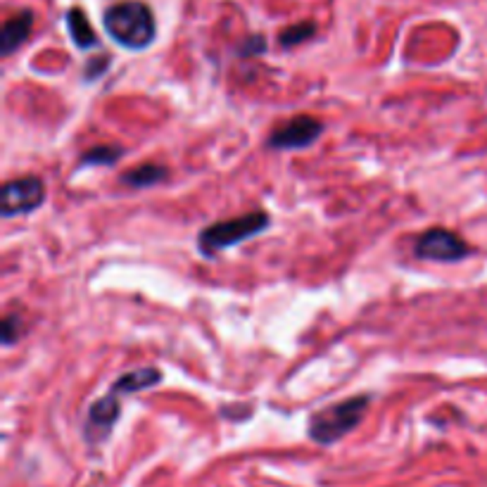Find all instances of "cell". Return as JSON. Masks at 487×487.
Returning <instances> with one entry per match:
<instances>
[{"label":"cell","instance_id":"cell-8","mask_svg":"<svg viewBox=\"0 0 487 487\" xmlns=\"http://www.w3.org/2000/svg\"><path fill=\"white\" fill-rule=\"evenodd\" d=\"M31 26H33L31 10H22V13L10 17V20L3 24V33H0V53H3L5 57L13 55L15 50L29 38Z\"/></svg>","mask_w":487,"mask_h":487},{"label":"cell","instance_id":"cell-4","mask_svg":"<svg viewBox=\"0 0 487 487\" xmlns=\"http://www.w3.org/2000/svg\"><path fill=\"white\" fill-rule=\"evenodd\" d=\"M416 257L426 259V262H461L466 259L473 250L468 247V242L461 235L451 233L447 229H431L426 233L419 235L414 247Z\"/></svg>","mask_w":487,"mask_h":487},{"label":"cell","instance_id":"cell-6","mask_svg":"<svg viewBox=\"0 0 487 487\" xmlns=\"http://www.w3.org/2000/svg\"><path fill=\"white\" fill-rule=\"evenodd\" d=\"M323 133V124L311 114H297L286 124L276 126L269 136V148L274 150H302L314 145Z\"/></svg>","mask_w":487,"mask_h":487},{"label":"cell","instance_id":"cell-1","mask_svg":"<svg viewBox=\"0 0 487 487\" xmlns=\"http://www.w3.org/2000/svg\"><path fill=\"white\" fill-rule=\"evenodd\" d=\"M107 36L126 50H143L155 40V17L141 0H121L102 17Z\"/></svg>","mask_w":487,"mask_h":487},{"label":"cell","instance_id":"cell-13","mask_svg":"<svg viewBox=\"0 0 487 487\" xmlns=\"http://www.w3.org/2000/svg\"><path fill=\"white\" fill-rule=\"evenodd\" d=\"M20 333H22V318L17 314H8L3 318V345L10 347L20 340Z\"/></svg>","mask_w":487,"mask_h":487},{"label":"cell","instance_id":"cell-14","mask_svg":"<svg viewBox=\"0 0 487 487\" xmlns=\"http://www.w3.org/2000/svg\"><path fill=\"white\" fill-rule=\"evenodd\" d=\"M264 48H266L264 38L262 36H252V38H247L240 48H238V53H240V55H259V53H264Z\"/></svg>","mask_w":487,"mask_h":487},{"label":"cell","instance_id":"cell-3","mask_svg":"<svg viewBox=\"0 0 487 487\" xmlns=\"http://www.w3.org/2000/svg\"><path fill=\"white\" fill-rule=\"evenodd\" d=\"M269 229V214L264 212H250L235 219H226V222H217L207 226L205 231H200L198 235V247L205 257L229 250V247L238 245V242L247 240V238L262 233Z\"/></svg>","mask_w":487,"mask_h":487},{"label":"cell","instance_id":"cell-11","mask_svg":"<svg viewBox=\"0 0 487 487\" xmlns=\"http://www.w3.org/2000/svg\"><path fill=\"white\" fill-rule=\"evenodd\" d=\"M119 157H121V148H114V145H98V148H91L88 153L81 157V164L112 167Z\"/></svg>","mask_w":487,"mask_h":487},{"label":"cell","instance_id":"cell-12","mask_svg":"<svg viewBox=\"0 0 487 487\" xmlns=\"http://www.w3.org/2000/svg\"><path fill=\"white\" fill-rule=\"evenodd\" d=\"M314 31H316V26L311 24V22H304V24H295V26H288L286 31H281L278 40H281L283 48H295V45H300L302 40L314 36Z\"/></svg>","mask_w":487,"mask_h":487},{"label":"cell","instance_id":"cell-9","mask_svg":"<svg viewBox=\"0 0 487 487\" xmlns=\"http://www.w3.org/2000/svg\"><path fill=\"white\" fill-rule=\"evenodd\" d=\"M67 29H69V36H72L77 48H81V50L98 48V36H95V31L91 29L88 20H86L84 10H79V8L69 10V13H67Z\"/></svg>","mask_w":487,"mask_h":487},{"label":"cell","instance_id":"cell-2","mask_svg":"<svg viewBox=\"0 0 487 487\" xmlns=\"http://www.w3.org/2000/svg\"><path fill=\"white\" fill-rule=\"evenodd\" d=\"M369 402V395H357L316 411L309 419V438L321 445H333L343 440L347 433H352L362 423Z\"/></svg>","mask_w":487,"mask_h":487},{"label":"cell","instance_id":"cell-5","mask_svg":"<svg viewBox=\"0 0 487 487\" xmlns=\"http://www.w3.org/2000/svg\"><path fill=\"white\" fill-rule=\"evenodd\" d=\"M45 202V183L36 176L15 178L3 185V202L0 212L3 217H17V214H31Z\"/></svg>","mask_w":487,"mask_h":487},{"label":"cell","instance_id":"cell-7","mask_svg":"<svg viewBox=\"0 0 487 487\" xmlns=\"http://www.w3.org/2000/svg\"><path fill=\"white\" fill-rule=\"evenodd\" d=\"M121 395L117 387H109L105 397H100L95 404L88 409V421H86V435L88 440H102L107 438V433L112 431V426L117 423L121 414Z\"/></svg>","mask_w":487,"mask_h":487},{"label":"cell","instance_id":"cell-10","mask_svg":"<svg viewBox=\"0 0 487 487\" xmlns=\"http://www.w3.org/2000/svg\"><path fill=\"white\" fill-rule=\"evenodd\" d=\"M169 178V171L160 164H143L138 169L121 176V183L129 185V188H150V185L164 183Z\"/></svg>","mask_w":487,"mask_h":487}]
</instances>
